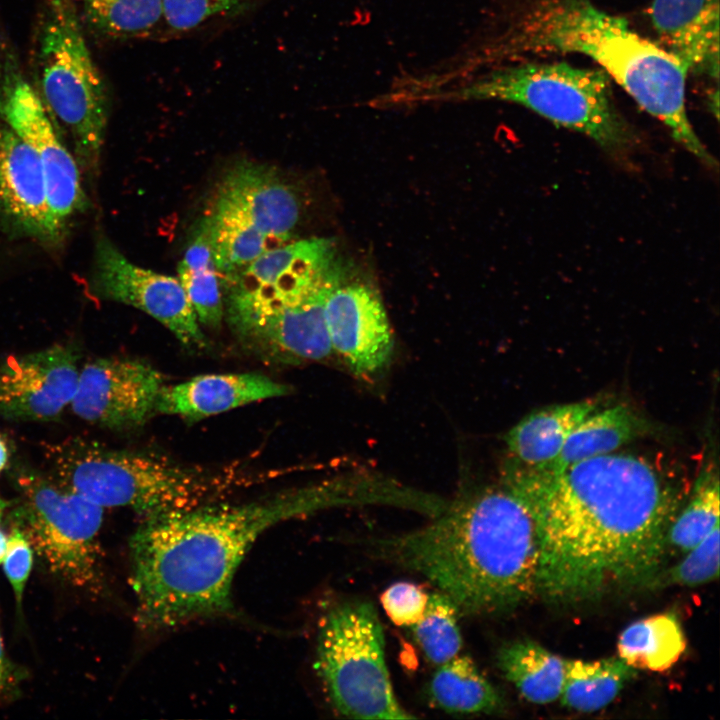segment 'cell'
<instances>
[{
	"label": "cell",
	"instance_id": "5",
	"mask_svg": "<svg viewBox=\"0 0 720 720\" xmlns=\"http://www.w3.org/2000/svg\"><path fill=\"white\" fill-rule=\"evenodd\" d=\"M602 70L564 62H521L490 67L422 94L428 99L496 100L518 104L584 134L615 160L626 162L641 139L616 106Z\"/></svg>",
	"mask_w": 720,
	"mask_h": 720
},
{
	"label": "cell",
	"instance_id": "31",
	"mask_svg": "<svg viewBox=\"0 0 720 720\" xmlns=\"http://www.w3.org/2000/svg\"><path fill=\"white\" fill-rule=\"evenodd\" d=\"M719 524L665 575L668 584L694 587L719 575Z\"/></svg>",
	"mask_w": 720,
	"mask_h": 720
},
{
	"label": "cell",
	"instance_id": "10",
	"mask_svg": "<svg viewBox=\"0 0 720 720\" xmlns=\"http://www.w3.org/2000/svg\"><path fill=\"white\" fill-rule=\"evenodd\" d=\"M205 217L221 279L290 242L300 204L292 187L272 168L242 162L223 177Z\"/></svg>",
	"mask_w": 720,
	"mask_h": 720
},
{
	"label": "cell",
	"instance_id": "13",
	"mask_svg": "<svg viewBox=\"0 0 720 720\" xmlns=\"http://www.w3.org/2000/svg\"><path fill=\"white\" fill-rule=\"evenodd\" d=\"M93 289L107 300L137 308L165 326L185 347L203 349L205 334L178 278L128 260L108 239L96 245Z\"/></svg>",
	"mask_w": 720,
	"mask_h": 720
},
{
	"label": "cell",
	"instance_id": "17",
	"mask_svg": "<svg viewBox=\"0 0 720 720\" xmlns=\"http://www.w3.org/2000/svg\"><path fill=\"white\" fill-rule=\"evenodd\" d=\"M333 352L358 376H371L389 361L393 335L380 296L368 284L344 280L330 289L324 307Z\"/></svg>",
	"mask_w": 720,
	"mask_h": 720
},
{
	"label": "cell",
	"instance_id": "20",
	"mask_svg": "<svg viewBox=\"0 0 720 720\" xmlns=\"http://www.w3.org/2000/svg\"><path fill=\"white\" fill-rule=\"evenodd\" d=\"M288 393L287 385L255 372L205 374L176 385H164L155 411L197 421Z\"/></svg>",
	"mask_w": 720,
	"mask_h": 720
},
{
	"label": "cell",
	"instance_id": "24",
	"mask_svg": "<svg viewBox=\"0 0 720 720\" xmlns=\"http://www.w3.org/2000/svg\"><path fill=\"white\" fill-rule=\"evenodd\" d=\"M177 270L200 325L219 328L224 317L223 294L206 217L197 224Z\"/></svg>",
	"mask_w": 720,
	"mask_h": 720
},
{
	"label": "cell",
	"instance_id": "11",
	"mask_svg": "<svg viewBox=\"0 0 720 720\" xmlns=\"http://www.w3.org/2000/svg\"><path fill=\"white\" fill-rule=\"evenodd\" d=\"M335 261L331 240L311 238L269 250L221 278L224 311L236 335L295 300Z\"/></svg>",
	"mask_w": 720,
	"mask_h": 720
},
{
	"label": "cell",
	"instance_id": "25",
	"mask_svg": "<svg viewBox=\"0 0 720 720\" xmlns=\"http://www.w3.org/2000/svg\"><path fill=\"white\" fill-rule=\"evenodd\" d=\"M686 644L678 617L672 612H664L627 626L617 647L619 658L634 669L663 672L680 659Z\"/></svg>",
	"mask_w": 720,
	"mask_h": 720
},
{
	"label": "cell",
	"instance_id": "15",
	"mask_svg": "<svg viewBox=\"0 0 720 720\" xmlns=\"http://www.w3.org/2000/svg\"><path fill=\"white\" fill-rule=\"evenodd\" d=\"M344 275L335 262L295 300L237 335L255 354L271 361H321L332 353L324 315L327 295Z\"/></svg>",
	"mask_w": 720,
	"mask_h": 720
},
{
	"label": "cell",
	"instance_id": "1",
	"mask_svg": "<svg viewBox=\"0 0 720 720\" xmlns=\"http://www.w3.org/2000/svg\"><path fill=\"white\" fill-rule=\"evenodd\" d=\"M502 480L536 524L537 595L571 604L656 579L675 501L646 459L609 453L560 472L520 465Z\"/></svg>",
	"mask_w": 720,
	"mask_h": 720
},
{
	"label": "cell",
	"instance_id": "14",
	"mask_svg": "<svg viewBox=\"0 0 720 720\" xmlns=\"http://www.w3.org/2000/svg\"><path fill=\"white\" fill-rule=\"evenodd\" d=\"M164 385L162 374L145 361L98 358L80 368L70 406L80 419L96 426L132 430L156 414Z\"/></svg>",
	"mask_w": 720,
	"mask_h": 720
},
{
	"label": "cell",
	"instance_id": "27",
	"mask_svg": "<svg viewBox=\"0 0 720 720\" xmlns=\"http://www.w3.org/2000/svg\"><path fill=\"white\" fill-rule=\"evenodd\" d=\"M430 694L438 707L456 714L492 713L502 705L497 690L467 656L439 665Z\"/></svg>",
	"mask_w": 720,
	"mask_h": 720
},
{
	"label": "cell",
	"instance_id": "32",
	"mask_svg": "<svg viewBox=\"0 0 720 720\" xmlns=\"http://www.w3.org/2000/svg\"><path fill=\"white\" fill-rule=\"evenodd\" d=\"M242 0H161L162 17L171 30L194 29L220 14L239 8Z\"/></svg>",
	"mask_w": 720,
	"mask_h": 720
},
{
	"label": "cell",
	"instance_id": "9",
	"mask_svg": "<svg viewBox=\"0 0 720 720\" xmlns=\"http://www.w3.org/2000/svg\"><path fill=\"white\" fill-rule=\"evenodd\" d=\"M315 670L335 710L354 719H408L395 695L373 605L350 601L320 622Z\"/></svg>",
	"mask_w": 720,
	"mask_h": 720
},
{
	"label": "cell",
	"instance_id": "3",
	"mask_svg": "<svg viewBox=\"0 0 720 720\" xmlns=\"http://www.w3.org/2000/svg\"><path fill=\"white\" fill-rule=\"evenodd\" d=\"M370 546L380 558L424 575L459 613H504L538 593L536 524L503 480L463 494L421 528Z\"/></svg>",
	"mask_w": 720,
	"mask_h": 720
},
{
	"label": "cell",
	"instance_id": "37",
	"mask_svg": "<svg viewBox=\"0 0 720 720\" xmlns=\"http://www.w3.org/2000/svg\"><path fill=\"white\" fill-rule=\"evenodd\" d=\"M7 542L8 538L6 535L0 530V563H2L6 550H7Z\"/></svg>",
	"mask_w": 720,
	"mask_h": 720
},
{
	"label": "cell",
	"instance_id": "36",
	"mask_svg": "<svg viewBox=\"0 0 720 720\" xmlns=\"http://www.w3.org/2000/svg\"><path fill=\"white\" fill-rule=\"evenodd\" d=\"M10 451L6 439L0 434V474L9 465Z\"/></svg>",
	"mask_w": 720,
	"mask_h": 720
},
{
	"label": "cell",
	"instance_id": "26",
	"mask_svg": "<svg viewBox=\"0 0 720 720\" xmlns=\"http://www.w3.org/2000/svg\"><path fill=\"white\" fill-rule=\"evenodd\" d=\"M637 670L622 659L567 660L561 704L579 712H594L609 705L633 679Z\"/></svg>",
	"mask_w": 720,
	"mask_h": 720
},
{
	"label": "cell",
	"instance_id": "30",
	"mask_svg": "<svg viewBox=\"0 0 720 720\" xmlns=\"http://www.w3.org/2000/svg\"><path fill=\"white\" fill-rule=\"evenodd\" d=\"M458 609L444 593L429 595L421 619L413 625L416 642L430 663L441 665L458 656L462 637Z\"/></svg>",
	"mask_w": 720,
	"mask_h": 720
},
{
	"label": "cell",
	"instance_id": "29",
	"mask_svg": "<svg viewBox=\"0 0 720 720\" xmlns=\"http://www.w3.org/2000/svg\"><path fill=\"white\" fill-rule=\"evenodd\" d=\"M719 479L712 467L696 480L686 507L674 517L667 534L672 547L686 553L719 524Z\"/></svg>",
	"mask_w": 720,
	"mask_h": 720
},
{
	"label": "cell",
	"instance_id": "4",
	"mask_svg": "<svg viewBox=\"0 0 720 720\" xmlns=\"http://www.w3.org/2000/svg\"><path fill=\"white\" fill-rule=\"evenodd\" d=\"M502 10L500 30L484 51L486 63L515 62L533 54H583L661 121L677 143L708 168L718 167L687 114V72L625 18L591 0H506Z\"/></svg>",
	"mask_w": 720,
	"mask_h": 720
},
{
	"label": "cell",
	"instance_id": "28",
	"mask_svg": "<svg viewBox=\"0 0 720 720\" xmlns=\"http://www.w3.org/2000/svg\"><path fill=\"white\" fill-rule=\"evenodd\" d=\"M84 19L110 38L149 35L163 23L161 0H78Z\"/></svg>",
	"mask_w": 720,
	"mask_h": 720
},
{
	"label": "cell",
	"instance_id": "8",
	"mask_svg": "<svg viewBox=\"0 0 720 720\" xmlns=\"http://www.w3.org/2000/svg\"><path fill=\"white\" fill-rule=\"evenodd\" d=\"M10 477L16 490L7 521L30 543L46 569L73 588L105 590L99 532L103 507L24 464Z\"/></svg>",
	"mask_w": 720,
	"mask_h": 720
},
{
	"label": "cell",
	"instance_id": "19",
	"mask_svg": "<svg viewBox=\"0 0 720 720\" xmlns=\"http://www.w3.org/2000/svg\"><path fill=\"white\" fill-rule=\"evenodd\" d=\"M657 44L687 72H719V0H653Z\"/></svg>",
	"mask_w": 720,
	"mask_h": 720
},
{
	"label": "cell",
	"instance_id": "22",
	"mask_svg": "<svg viewBox=\"0 0 720 720\" xmlns=\"http://www.w3.org/2000/svg\"><path fill=\"white\" fill-rule=\"evenodd\" d=\"M642 429L641 419L625 405L595 410L571 431L558 456L535 470L560 472L580 461L613 453L636 438Z\"/></svg>",
	"mask_w": 720,
	"mask_h": 720
},
{
	"label": "cell",
	"instance_id": "2",
	"mask_svg": "<svg viewBox=\"0 0 720 720\" xmlns=\"http://www.w3.org/2000/svg\"><path fill=\"white\" fill-rule=\"evenodd\" d=\"M351 502L344 485L329 481L243 504L212 503L144 520L129 542L138 624L159 631L228 613L235 573L263 532Z\"/></svg>",
	"mask_w": 720,
	"mask_h": 720
},
{
	"label": "cell",
	"instance_id": "7",
	"mask_svg": "<svg viewBox=\"0 0 720 720\" xmlns=\"http://www.w3.org/2000/svg\"><path fill=\"white\" fill-rule=\"evenodd\" d=\"M37 93L70 135L78 165L96 168L108 117L103 78L85 41L72 0H47L35 52Z\"/></svg>",
	"mask_w": 720,
	"mask_h": 720
},
{
	"label": "cell",
	"instance_id": "35",
	"mask_svg": "<svg viewBox=\"0 0 720 720\" xmlns=\"http://www.w3.org/2000/svg\"><path fill=\"white\" fill-rule=\"evenodd\" d=\"M23 678L22 671L6 655L0 632V697L15 688Z\"/></svg>",
	"mask_w": 720,
	"mask_h": 720
},
{
	"label": "cell",
	"instance_id": "21",
	"mask_svg": "<svg viewBox=\"0 0 720 720\" xmlns=\"http://www.w3.org/2000/svg\"><path fill=\"white\" fill-rule=\"evenodd\" d=\"M595 410L597 403L588 400L534 411L508 431L506 446L521 466L541 469L558 456L571 431Z\"/></svg>",
	"mask_w": 720,
	"mask_h": 720
},
{
	"label": "cell",
	"instance_id": "6",
	"mask_svg": "<svg viewBox=\"0 0 720 720\" xmlns=\"http://www.w3.org/2000/svg\"><path fill=\"white\" fill-rule=\"evenodd\" d=\"M56 481L105 507L158 519L216 503L235 485L232 472L178 463L159 454L117 450L83 439L49 448Z\"/></svg>",
	"mask_w": 720,
	"mask_h": 720
},
{
	"label": "cell",
	"instance_id": "38",
	"mask_svg": "<svg viewBox=\"0 0 720 720\" xmlns=\"http://www.w3.org/2000/svg\"><path fill=\"white\" fill-rule=\"evenodd\" d=\"M10 504H11V501L6 500L5 498H3L0 495V523H1V520H2L5 512L8 510Z\"/></svg>",
	"mask_w": 720,
	"mask_h": 720
},
{
	"label": "cell",
	"instance_id": "23",
	"mask_svg": "<svg viewBox=\"0 0 720 720\" xmlns=\"http://www.w3.org/2000/svg\"><path fill=\"white\" fill-rule=\"evenodd\" d=\"M567 660L531 640L511 642L500 649L497 665L523 698L548 704L560 698Z\"/></svg>",
	"mask_w": 720,
	"mask_h": 720
},
{
	"label": "cell",
	"instance_id": "33",
	"mask_svg": "<svg viewBox=\"0 0 720 720\" xmlns=\"http://www.w3.org/2000/svg\"><path fill=\"white\" fill-rule=\"evenodd\" d=\"M389 619L397 626L415 625L423 616L429 595L412 582L401 581L390 585L380 597Z\"/></svg>",
	"mask_w": 720,
	"mask_h": 720
},
{
	"label": "cell",
	"instance_id": "18",
	"mask_svg": "<svg viewBox=\"0 0 720 720\" xmlns=\"http://www.w3.org/2000/svg\"><path fill=\"white\" fill-rule=\"evenodd\" d=\"M0 208L24 234L50 243L63 233L52 215L35 152L7 125L0 126Z\"/></svg>",
	"mask_w": 720,
	"mask_h": 720
},
{
	"label": "cell",
	"instance_id": "16",
	"mask_svg": "<svg viewBox=\"0 0 720 720\" xmlns=\"http://www.w3.org/2000/svg\"><path fill=\"white\" fill-rule=\"evenodd\" d=\"M77 359L71 347L54 345L2 362L0 416L37 422L58 418L77 389Z\"/></svg>",
	"mask_w": 720,
	"mask_h": 720
},
{
	"label": "cell",
	"instance_id": "34",
	"mask_svg": "<svg viewBox=\"0 0 720 720\" xmlns=\"http://www.w3.org/2000/svg\"><path fill=\"white\" fill-rule=\"evenodd\" d=\"M7 550L3 559L4 572L12 586L18 607L21 606L24 589L33 565L34 551L25 536L10 527Z\"/></svg>",
	"mask_w": 720,
	"mask_h": 720
},
{
	"label": "cell",
	"instance_id": "12",
	"mask_svg": "<svg viewBox=\"0 0 720 720\" xmlns=\"http://www.w3.org/2000/svg\"><path fill=\"white\" fill-rule=\"evenodd\" d=\"M0 117L35 152L61 230L86 205L79 165L56 132L37 91L9 60L0 71Z\"/></svg>",
	"mask_w": 720,
	"mask_h": 720
}]
</instances>
